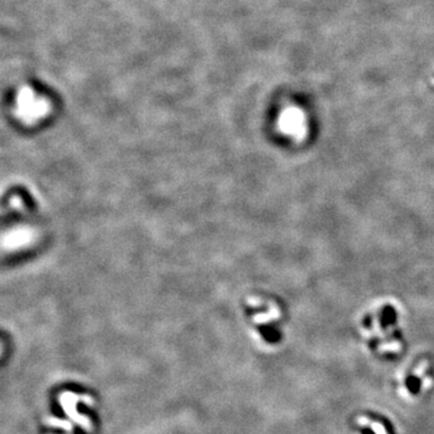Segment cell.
<instances>
[{
    "instance_id": "6da1fadb",
    "label": "cell",
    "mask_w": 434,
    "mask_h": 434,
    "mask_svg": "<svg viewBox=\"0 0 434 434\" xmlns=\"http://www.w3.org/2000/svg\"><path fill=\"white\" fill-rule=\"evenodd\" d=\"M49 113V103L39 98L30 87H22L16 98V115L26 122H34Z\"/></svg>"
}]
</instances>
